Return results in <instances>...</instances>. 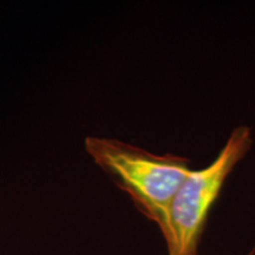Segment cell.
Listing matches in <instances>:
<instances>
[{"label": "cell", "mask_w": 255, "mask_h": 255, "mask_svg": "<svg viewBox=\"0 0 255 255\" xmlns=\"http://www.w3.org/2000/svg\"><path fill=\"white\" fill-rule=\"evenodd\" d=\"M84 148L92 161L163 232L171 201L191 171L189 161L176 155H155L105 137H87Z\"/></svg>", "instance_id": "obj_1"}, {"label": "cell", "mask_w": 255, "mask_h": 255, "mask_svg": "<svg viewBox=\"0 0 255 255\" xmlns=\"http://www.w3.org/2000/svg\"><path fill=\"white\" fill-rule=\"evenodd\" d=\"M252 144L251 130H233L221 152L208 167L191 170L175 194L162 232L168 255H197L201 235L210 208L220 195L226 178Z\"/></svg>", "instance_id": "obj_2"}]
</instances>
